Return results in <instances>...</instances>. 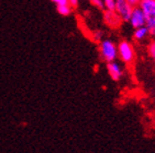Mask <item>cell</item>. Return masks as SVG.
<instances>
[{"label": "cell", "mask_w": 155, "mask_h": 153, "mask_svg": "<svg viewBox=\"0 0 155 153\" xmlns=\"http://www.w3.org/2000/svg\"><path fill=\"white\" fill-rule=\"evenodd\" d=\"M104 21L111 29H119L122 24V19L114 10H104Z\"/></svg>", "instance_id": "8992f818"}, {"label": "cell", "mask_w": 155, "mask_h": 153, "mask_svg": "<svg viewBox=\"0 0 155 153\" xmlns=\"http://www.w3.org/2000/svg\"><path fill=\"white\" fill-rule=\"evenodd\" d=\"M99 53L104 61H114L118 58V46L110 39H104L99 44Z\"/></svg>", "instance_id": "7a4b0ae2"}, {"label": "cell", "mask_w": 155, "mask_h": 153, "mask_svg": "<svg viewBox=\"0 0 155 153\" xmlns=\"http://www.w3.org/2000/svg\"><path fill=\"white\" fill-rule=\"evenodd\" d=\"M102 36H104V33L101 31H96L95 34H94V39L95 41H100Z\"/></svg>", "instance_id": "4fadbf2b"}, {"label": "cell", "mask_w": 155, "mask_h": 153, "mask_svg": "<svg viewBox=\"0 0 155 153\" xmlns=\"http://www.w3.org/2000/svg\"><path fill=\"white\" fill-rule=\"evenodd\" d=\"M147 53H149L150 57L155 61V41H152L149 44V47H147Z\"/></svg>", "instance_id": "30bf717a"}, {"label": "cell", "mask_w": 155, "mask_h": 153, "mask_svg": "<svg viewBox=\"0 0 155 153\" xmlns=\"http://www.w3.org/2000/svg\"><path fill=\"white\" fill-rule=\"evenodd\" d=\"M104 3L106 10H114L116 8V0H104Z\"/></svg>", "instance_id": "8fae6325"}, {"label": "cell", "mask_w": 155, "mask_h": 153, "mask_svg": "<svg viewBox=\"0 0 155 153\" xmlns=\"http://www.w3.org/2000/svg\"><path fill=\"white\" fill-rule=\"evenodd\" d=\"M140 7L145 14V25L149 27L150 35L155 36V0H142Z\"/></svg>", "instance_id": "6da1fadb"}, {"label": "cell", "mask_w": 155, "mask_h": 153, "mask_svg": "<svg viewBox=\"0 0 155 153\" xmlns=\"http://www.w3.org/2000/svg\"><path fill=\"white\" fill-rule=\"evenodd\" d=\"M129 23L131 24V27L133 29L143 27V25L146 24L145 14H144L143 10L141 9L140 6L133 7V9H132L131 12V17L129 19Z\"/></svg>", "instance_id": "277c9868"}, {"label": "cell", "mask_w": 155, "mask_h": 153, "mask_svg": "<svg viewBox=\"0 0 155 153\" xmlns=\"http://www.w3.org/2000/svg\"><path fill=\"white\" fill-rule=\"evenodd\" d=\"M107 71L114 81H119L124 73V68L120 62L114 60V61L107 62Z\"/></svg>", "instance_id": "52a82bcc"}, {"label": "cell", "mask_w": 155, "mask_h": 153, "mask_svg": "<svg viewBox=\"0 0 155 153\" xmlns=\"http://www.w3.org/2000/svg\"><path fill=\"white\" fill-rule=\"evenodd\" d=\"M131 6H133V7H137V6H139L140 5V2L142 1V0H127Z\"/></svg>", "instance_id": "9a60e30c"}, {"label": "cell", "mask_w": 155, "mask_h": 153, "mask_svg": "<svg viewBox=\"0 0 155 153\" xmlns=\"http://www.w3.org/2000/svg\"><path fill=\"white\" fill-rule=\"evenodd\" d=\"M132 9H133V6H131L127 0H116L114 11L120 15L123 22H129Z\"/></svg>", "instance_id": "5b68a950"}, {"label": "cell", "mask_w": 155, "mask_h": 153, "mask_svg": "<svg viewBox=\"0 0 155 153\" xmlns=\"http://www.w3.org/2000/svg\"><path fill=\"white\" fill-rule=\"evenodd\" d=\"M68 3L73 8H76V7H78V5H79V0H68Z\"/></svg>", "instance_id": "2e32d148"}, {"label": "cell", "mask_w": 155, "mask_h": 153, "mask_svg": "<svg viewBox=\"0 0 155 153\" xmlns=\"http://www.w3.org/2000/svg\"><path fill=\"white\" fill-rule=\"evenodd\" d=\"M117 46H118V57L121 59V61L127 65L132 64L134 60L135 52L131 43H129L128 41H121Z\"/></svg>", "instance_id": "3957f363"}, {"label": "cell", "mask_w": 155, "mask_h": 153, "mask_svg": "<svg viewBox=\"0 0 155 153\" xmlns=\"http://www.w3.org/2000/svg\"><path fill=\"white\" fill-rule=\"evenodd\" d=\"M149 35H150L149 27H146V25H143V27H140L134 29L133 38H134L135 41H143V39H145Z\"/></svg>", "instance_id": "ba28073f"}, {"label": "cell", "mask_w": 155, "mask_h": 153, "mask_svg": "<svg viewBox=\"0 0 155 153\" xmlns=\"http://www.w3.org/2000/svg\"><path fill=\"white\" fill-rule=\"evenodd\" d=\"M90 1H91V5L94 7H96L98 10H104V0H90Z\"/></svg>", "instance_id": "7c38bea8"}, {"label": "cell", "mask_w": 155, "mask_h": 153, "mask_svg": "<svg viewBox=\"0 0 155 153\" xmlns=\"http://www.w3.org/2000/svg\"><path fill=\"white\" fill-rule=\"evenodd\" d=\"M52 2H54L56 6H60V5H65V3H68V0H51Z\"/></svg>", "instance_id": "5bb4252c"}, {"label": "cell", "mask_w": 155, "mask_h": 153, "mask_svg": "<svg viewBox=\"0 0 155 153\" xmlns=\"http://www.w3.org/2000/svg\"><path fill=\"white\" fill-rule=\"evenodd\" d=\"M57 12L60 13L61 15H64V17H67L73 12V7L69 5V3H65V5H60V6H56Z\"/></svg>", "instance_id": "9c48e42d"}]
</instances>
